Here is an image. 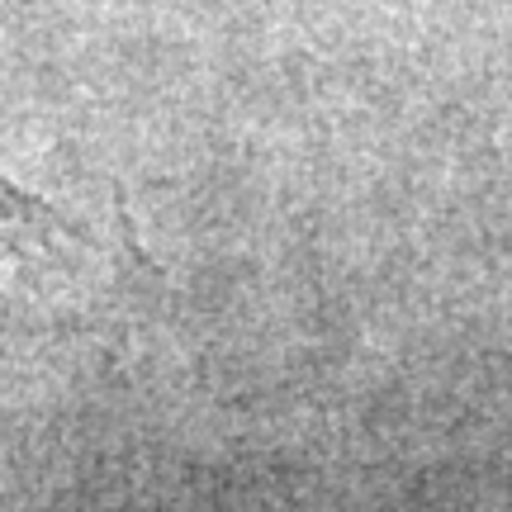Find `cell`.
I'll use <instances>...</instances> for the list:
<instances>
[{
    "instance_id": "cell-1",
    "label": "cell",
    "mask_w": 512,
    "mask_h": 512,
    "mask_svg": "<svg viewBox=\"0 0 512 512\" xmlns=\"http://www.w3.org/2000/svg\"><path fill=\"white\" fill-rule=\"evenodd\" d=\"M72 238V223L53 204L15 185L0 171V280L15 271H29L43 256H53L57 242Z\"/></svg>"
}]
</instances>
